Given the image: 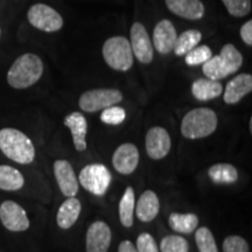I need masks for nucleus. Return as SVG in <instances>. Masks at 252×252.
<instances>
[{
    "mask_svg": "<svg viewBox=\"0 0 252 252\" xmlns=\"http://www.w3.org/2000/svg\"><path fill=\"white\" fill-rule=\"evenodd\" d=\"M0 151L8 159L28 165L35 159V149L32 140L24 132L6 127L0 130Z\"/></svg>",
    "mask_w": 252,
    "mask_h": 252,
    "instance_id": "1",
    "label": "nucleus"
},
{
    "mask_svg": "<svg viewBox=\"0 0 252 252\" xmlns=\"http://www.w3.org/2000/svg\"><path fill=\"white\" fill-rule=\"evenodd\" d=\"M43 63L35 54H24L15 60L7 72L8 84L14 89H26L42 76Z\"/></svg>",
    "mask_w": 252,
    "mask_h": 252,
    "instance_id": "2",
    "label": "nucleus"
},
{
    "mask_svg": "<svg viewBox=\"0 0 252 252\" xmlns=\"http://www.w3.org/2000/svg\"><path fill=\"white\" fill-rule=\"evenodd\" d=\"M243 64V56L234 45L228 43L223 46L220 53L212 56L202 64V71L207 78L220 81L235 74Z\"/></svg>",
    "mask_w": 252,
    "mask_h": 252,
    "instance_id": "3",
    "label": "nucleus"
},
{
    "mask_svg": "<svg viewBox=\"0 0 252 252\" xmlns=\"http://www.w3.org/2000/svg\"><path fill=\"white\" fill-rule=\"evenodd\" d=\"M219 118L215 111L197 108L189 111L181 122V133L187 139H202L215 132Z\"/></svg>",
    "mask_w": 252,
    "mask_h": 252,
    "instance_id": "4",
    "label": "nucleus"
},
{
    "mask_svg": "<svg viewBox=\"0 0 252 252\" xmlns=\"http://www.w3.org/2000/svg\"><path fill=\"white\" fill-rule=\"evenodd\" d=\"M103 58L110 68L118 71H127L133 65V53L124 36H112L104 42Z\"/></svg>",
    "mask_w": 252,
    "mask_h": 252,
    "instance_id": "5",
    "label": "nucleus"
},
{
    "mask_svg": "<svg viewBox=\"0 0 252 252\" xmlns=\"http://www.w3.org/2000/svg\"><path fill=\"white\" fill-rule=\"evenodd\" d=\"M78 180L89 193L103 196L110 187L112 176L108 167L103 163H90L82 169Z\"/></svg>",
    "mask_w": 252,
    "mask_h": 252,
    "instance_id": "6",
    "label": "nucleus"
},
{
    "mask_svg": "<svg viewBox=\"0 0 252 252\" xmlns=\"http://www.w3.org/2000/svg\"><path fill=\"white\" fill-rule=\"evenodd\" d=\"M123 100V94L117 89H94L82 94L78 105L86 112H97Z\"/></svg>",
    "mask_w": 252,
    "mask_h": 252,
    "instance_id": "7",
    "label": "nucleus"
},
{
    "mask_svg": "<svg viewBox=\"0 0 252 252\" xmlns=\"http://www.w3.org/2000/svg\"><path fill=\"white\" fill-rule=\"evenodd\" d=\"M27 18L30 24L37 30L48 32H58L63 26V19L54 8L46 4H35L28 9Z\"/></svg>",
    "mask_w": 252,
    "mask_h": 252,
    "instance_id": "8",
    "label": "nucleus"
},
{
    "mask_svg": "<svg viewBox=\"0 0 252 252\" xmlns=\"http://www.w3.org/2000/svg\"><path fill=\"white\" fill-rule=\"evenodd\" d=\"M0 220L9 231L21 232L30 228V220L20 204L14 201H5L0 206Z\"/></svg>",
    "mask_w": 252,
    "mask_h": 252,
    "instance_id": "9",
    "label": "nucleus"
},
{
    "mask_svg": "<svg viewBox=\"0 0 252 252\" xmlns=\"http://www.w3.org/2000/svg\"><path fill=\"white\" fill-rule=\"evenodd\" d=\"M130 34V45L133 55L139 62L149 64L153 60V45L145 26L140 23H134L131 27Z\"/></svg>",
    "mask_w": 252,
    "mask_h": 252,
    "instance_id": "10",
    "label": "nucleus"
},
{
    "mask_svg": "<svg viewBox=\"0 0 252 252\" xmlns=\"http://www.w3.org/2000/svg\"><path fill=\"white\" fill-rule=\"evenodd\" d=\"M145 145H146V152L151 159H163L171 150V137L161 126H154L147 131Z\"/></svg>",
    "mask_w": 252,
    "mask_h": 252,
    "instance_id": "11",
    "label": "nucleus"
},
{
    "mask_svg": "<svg viewBox=\"0 0 252 252\" xmlns=\"http://www.w3.org/2000/svg\"><path fill=\"white\" fill-rule=\"evenodd\" d=\"M138 163H139V151L133 144H123L113 153L112 165L121 174H132L138 167Z\"/></svg>",
    "mask_w": 252,
    "mask_h": 252,
    "instance_id": "12",
    "label": "nucleus"
},
{
    "mask_svg": "<svg viewBox=\"0 0 252 252\" xmlns=\"http://www.w3.org/2000/svg\"><path fill=\"white\" fill-rule=\"evenodd\" d=\"M54 175L61 189V193L64 196H76L78 191V179L70 162L67 160H56L54 162Z\"/></svg>",
    "mask_w": 252,
    "mask_h": 252,
    "instance_id": "13",
    "label": "nucleus"
},
{
    "mask_svg": "<svg viewBox=\"0 0 252 252\" xmlns=\"http://www.w3.org/2000/svg\"><path fill=\"white\" fill-rule=\"evenodd\" d=\"M111 244V230L103 220H96L87 231V252H108Z\"/></svg>",
    "mask_w": 252,
    "mask_h": 252,
    "instance_id": "14",
    "label": "nucleus"
},
{
    "mask_svg": "<svg viewBox=\"0 0 252 252\" xmlns=\"http://www.w3.org/2000/svg\"><path fill=\"white\" fill-rule=\"evenodd\" d=\"M176 37L175 27L167 19L159 21L153 31V45L154 48L160 54H169L174 48Z\"/></svg>",
    "mask_w": 252,
    "mask_h": 252,
    "instance_id": "15",
    "label": "nucleus"
},
{
    "mask_svg": "<svg viewBox=\"0 0 252 252\" xmlns=\"http://www.w3.org/2000/svg\"><path fill=\"white\" fill-rule=\"evenodd\" d=\"M252 91V76L250 74H239L226 84L223 99L226 104L238 103Z\"/></svg>",
    "mask_w": 252,
    "mask_h": 252,
    "instance_id": "16",
    "label": "nucleus"
},
{
    "mask_svg": "<svg viewBox=\"0 0 252 252\" xmlns=\"http://www.w3.org/2000/svg\"><path fill=\"white\" fill-rule=\"evenodd\" d=\"M64 125L70 130L75 149L78 152L87 150L88 122L86 117L80 112H71L64 118Z\"/></svg>",
    "mask_w": 252,
    "mask_h": 252,
    "instance_id": "17",
    "label": "nucleus"
},
{
    "mask_svg": "<svg viewBox=\"0 0 252 252\" xmlns=\"http://www.w3.org/2000/svg\"><path fill=\"white\" fill-rule=\"evenodd\" d=\"M172 13L187 20H198L204 15V5L201 0H165Z\"/></svg>",
    "mask_w": 252,
    "mask_h": 252,
    "instance_id": "18",
    "label": "nucleus"
},
{
    "mask_svg": "<svg viewBox=\"0 0 252 252\" xmlns=\"http://www.w3.org/2000/svg\"><path fill=\"white\" fill-rule=\"evenodd\" d=\"M160 202L158 195L152 190H146L140 195L135 207V214L141 222H151L158 216Z\"/></svg>",
    "mask_w": 252,
    "mask_h": 252,
    "instance_id": "19",
    "label": "nucleus"
},
{
    "mask_svg": "<svg viewBox=\"0 0 252 252\" xmlns=\"http://www.w3.org/2000/svg\"><path fill=\"white\" fill-rule=\"evenodd\" d=\"M82 204L75 196L68 197L59 208L56 222L61 229H70L81 215Z\"/></svg>",
    "mask_w": 252,
    "mask_h": 252,
    "instance_id": "20",
    "label": "nucleus"
},
{
    "mask_svg": "<svg viewBox=\"0 0 252 252\" xmlns=\"http://www.w3.org/2000/svg\"><path fill=\"white\" fill-rule=\"evenodd\" d=\"M191 94L195 98L202 102L215 99L223 94V86L220 81L210 78H198L191 84Z\"/></svg>",
    "mask_w": 252,
    "mask_h": 252,
    "instance_id": "21",
    "label": "nucleus"
},
{
    "mask_svg": "<svg viewBox=\"0 0 252 252\" xmlns=\"http://www.w3.org/2000/svg\"><path fill=\"white\" fill-rule=\"evenodd\" d=\"M25 179L20 171L12 166H0V189L7 191H15L24 187Z\"/></svg>",
    "mask_w": 252,
    "mask_h": 252,
    "instance_id": "22",
    "label": "nucleus"
},
{
    "mask_svg": "<svg viewBox=\"0 0 252 252\" xmlns=\"http://www.w3.org/2000/svg\"><path fill=\"white\" fill-rule=\"evenodd\" d=\"M208 175L213 182L220 185L234 184L238 180V171L231 163H216L208 171Z\"/></svg>",
    "mask_w": 252,
    "mask_h": 252,
    "instance_id": "23",
    "label": "nucleus"
},
{
    "mask_svg": "<svg viewBox=\"0 0 252 252\" xmlns=\"http://www.w3.org/2000/svg\"><path fill=\"white\" fill-rule=\"evenodd\" d=\"M169 226L180 234H191L198 225V217L195 214L172 213L168 219Z\"/></svg>",
    "mask_w": 252,
    "mask_h": 252,
    "instance_id": "24",
    "label": "nucleus"
},
{
    "mask_svg": "<svg viewBox=\"0 0 252 252\" xmlns=\"http://www.w3.org/2000/svg\"><path fill=\"white\" fill-rule=\"evenodd\" d=\"M202 39V34L197 30H188L176 37L173 52L176 56H184L189 50L196 47Z\"/></svg>",
    "mask_w": 252,
    "mask_h": 252,
    "instance_id": "25",
    "label": "nucleus"
},
{
    "mask_svg": "<svg viewBox=\"0 0 252 252\" xmlns=\"http://www.w3.org/2000/svg\"><path fill=\"white\" fill-rule=\"evenodd\" d=\"M135 196L132 187H127L124 191L121 202H119V220L126 228H131L133 225Z\"/></svg>",
    "mask_w": 252,
    "mask_h": 252,
    "instance_id": "26",
    "label": "nucleus"
},
{
    "mask_svg": "<svg viewBox=\"0 0 252 252\" xmlns=\"http://www.w3.org/2000/svg\"><path fill=\"white\" fill-rule=\"evenodd\" d=\"M197 249L200 252H219L215 238L209 229L206 226H201L196 230L195 234Z\"/></svg>",
    "mask_w": 252,
    "mask_h": 252,
    "instance_id": "27",
    "label": "nucleus"
},
{
    "mask_svg": "<svg viewBox=\"0 0 252 252\" xmlns=\"http://www.w3.org/2000/svg\"><path fill=\"white\" fill-rule=\"evenodd\" d=\"M161 252H188L189 244L187 239L176 235H168L162 238L160 243Z\"/></svg>",
    "mask_w": 252,
    "mask_h": 252,
    "instance_id": "28",
    "label": "nucleus"
},
{
    "mask_svg": "<svg viewBox=\"0 0 252 252\" xmlns=\"http://www.w3.org/2000/svg\"><path fill=\"white\" fill-rule=\"evenodd\" d=\"M212 56H213V53L209 47L206 45H202V46L197 45L191 50H189L187 54L185 55V61L188 65L194 67V65L203 64V63L207 62L208 60L212 58Z\"/></svg>",
    "mask_w": 252,
    "mask_h": 252,
    "instance_id": "29",
    "label": "nucleus"
},
{
    "mask_svg": "<svg viewBox=\"0 0 252 252\" xmlns=\"http://www.w3.org/2000/svg\"><path fill=\"white\" fill-rule=\"evenodd\" d=\"M226 11L235 18H242L251 12V0H222Z\"/></svg>",
    "mask_w": 252,
    "mask_h": 252,
    "instance_id": "30",
    "label": "nucleus"
},
{
    "mask_svg": "<svg viewBox=\"0 0 252 252\" xmlns=\"http://www.w3.org/2000/svg\"><path fill=\"white\" fill-rule=\"evenodd\" d=\"M126 111L121 106L112 105L104 109L100 115V121L108 125H119L125 121Z\"/></svg>",
    "mask_w": 252,
    "mask_h": 252,
    "instance_id": "31",
    "label": "nucleus"
},
{
    "mask_svg": "<svg viewBox=\"0 0 252 252\" xmlns=\"http://www.w3.org/2000/svg\"><path fill=\"white\" fill-rule=\"evenodd\" d=\"M223 252H249L248 242L241 236H229L223 242Z\"/></svg>",
    "mask_w": 252,
    "mask_h": 252,
    "instance_id": "32",
    "label": "nucleus"
},
{
    "mask_svg": "<svg viewBox=\"0 0 252 252\" xmlns=\"http://www.w3.org/2000/svg\"><path fill=\"white\" fill-rule=\"evenodd\" d=\"M137 251L138 252H159L156 239L147 232L139 235L137 239Z\"/></svg>",
    "mask_w": 252,
    "mask_h": 252,
    "instance_id": "33",
    "label": "nucleus"
},
{
    "mask_svg": "<svg viewBox=\"0 0 252 252\" xmlns=\"http://www.w3.org/2000/svg\"><path fill=\"white\" fill-rule=\"evenodd\" d=\"M239 34H241L242 40H243L248 46H252V20L247 21V23L242 26L241 31H239Z\"/></svg>",
    "mask_w": 252,
    "mask_h": 252,
    "instance_id": "34",
    "label": "nucleus"
},
{
    "mask_svg": "<svg viewBox=\"0 0 252 252\" xmlns=\"http://www.w3.org/2000/svg\"><path fill=\"white\" fill-rule=\"evenodd\" d=\"M118 252H138L137 249L133 245V243L130 241H123L121 244H119Z\"/></svg>",
    "mask_w": 252,
    "mask_h": 252,
    "instance_id": "35",
    "label": "nucleus"
},
{
    "mask_svg": "<svg viewBox=\"0 0 252 252\" xmlns=\"http://www.w3.org/2000/svg\"><path fill=\"white\" fill-rule=\"evenodd\" d=\"M249 128H250V133H252V119H250V125H249Z\"/></svg>",
    "mask_w": 252,
    "mask_h": 252,
    "instance_id": "36",
    "label": "nucleus"
},
{
    "mask_svg": "<svg viewBox=\"0 0 252 252\" xmlns=\"http://www.w3.org/2000/svg\"><path fill=\"white\" fill-rule=\"evenodd\" d=\"M0 34H1V31H0Z\"/></svg>",
    "mask_w": 252,
    "mask_h": 252,
    "instance_id": "37",
    "label": "nucleus"
}]
</instances>
